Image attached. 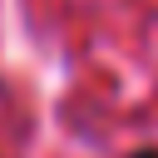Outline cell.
I'll use <instances>...</instances> for the list:
<instances>
[{
  "label": "cell",
  "mask_w": 158,
  "mask_h": 158,
  "mask_svg": "<svg viewBox=\"0 0 158 158\" xmlns=\"http://www.w3.org/2000/svg\"><path fill=\"white\" fill-rule=\"evenodd\" d=\"M133 158H158V148H138V153H133Z\"/></svg>",
  "instance_id": "obj_1"
}]
</instances>
